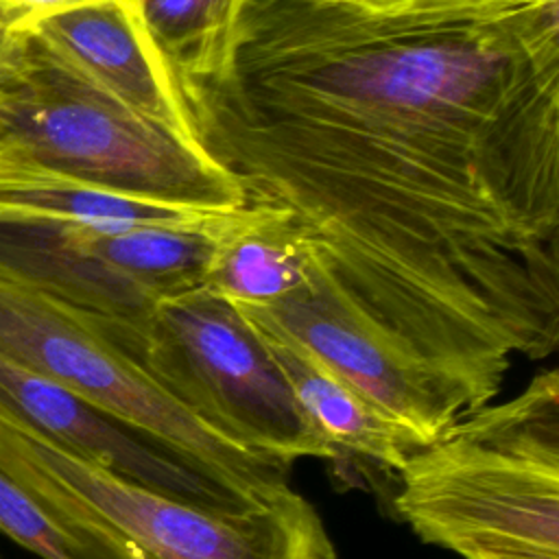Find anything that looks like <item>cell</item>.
<instances>
[{
  "mask_svg": "<svg viewBox=\"0 0 559 559\" xmlns=\"http://www.w3.org/2000/svg\"><path fill=\"white\" fill-rule=\"evenodd\" d=\"M72 68L133 111L188 140V114L148 41L133 0H87L22 24Z\"/></svg>",
  "mask_w": 559,
  "mask_h": 559,
  "instance_id": "9c48e42d",
  "label": "cell"
},
{
  "mask_svg": "<svg viewBox=\"0 0 559 559\" xmlns=\"http://www.w3.org/2000/svg\"><path fill=\"white\" fill-rule=\"evenodd\" d=\"M395 509L461 559H559V373L546 369L415 450Z\"/></svg>",
  "mask_w": 559,
  "mask_h": 559,
  "instance_id": "3957f363",
  "label": "cell"
},
{
  "mask_svg": "<svg viewBox=\"0 0 559 559\" xmlns=\"http://www.w3.org/2000/svg\"><path fill=\"white\" fill-rule=\"evenodd\" d=\"M251 0H133L151 46L170 74L212 76L227 61Z\"/></svg>",
  "mask_w": 559,
  "mask_h": 559,
  "instance_id": "5bb4252c",
  "label": "cell"
},
{
  "mask_svg": "<svg viewBox=\"0 0 559 559\" xmlns=\"http://www.w3.org/2000/svg\"><path fill=\"white\" fill-rule=\"evenodd\" d=\"M245 207L192 227H90L0 212V275L87 317L133 321L203 284Z\"/></svg>",
  "mask_w": 559,
  "mask_h": 559,
  "instance_id": "52a82bcc",
  "label": "cell"
},
{
  "mask_svg": "<svg viewBox=\"0 0 559 559\" xmlns=\"http://www.w3.org/2000/svg\"><path fill=\"white\" fill-rule=\"evenodd\" d=\"M378 17L408 20H480L513 13L552 0H336Z\"/></svg>",
  "mask_w": 559,
  "mask_h": 559,
  "instance_id": "9a60e30c",
  "label": "cell"
},
{
  "mask_svg": "<svg viewBox=\"0 0 559 559\" xmlns=\"http://www.w3.org/2000/svg\"><path fill=\"white\" fill-rule=\"evenodd\" d=\"M0 164L199 212L247 207L194 140L122 105L28 26L0 33Z\"/></svg>",
  "mask_w": 559,
  "mask_h": 559,
  "instance_id": "7a4b0ae2",
  "label": "cell"
},
{
  "mask_svg": "<svg viewBox=\"0 0 559 559\" xmlns=\"http://www.w3.org/2000/svg\"><path fill=\"white\" fill-rule=\"evenodd\" d=\"M312 266L280 210L247 205L221 234L203 273V288L240 306H266L310 280Z\"/></svg>",
  "mask_w": 559,
  "mask_h": 559,
  "instance_id": "7c38bea8",
  "label": "cell"
},
{
  "mask_svg": "<svg viewBox=\"0 0 559 559\" xmlns=\"http://www.w3.org/2000/svg\"><path fill=\"white\" fill-rule=\"evenodd\" d=\"M87 0H0V33Z\"/></svg>",
  "mask_w": 559,
  "mask_h": 559,
  "instance_id": "2e32d148",
  "label": "cell"
},
{
  "mask_svg": "<svg viewBox=\"0 0 559 559\" xmlns=\"http://www.w3.org/2000/svg\"><path fill=\"white\" fill-rule=\"evenodd\" d=\"M260 336L266 341L299 408L336 452L347 450L397 472L421 448L417 437L314 356L288 341Z\"/></svg>",
  "mask_w": 559,
  "mask_h": 559,
  "instance_id": "30bf717a",
  "label": "cell"
},
{
  "mask_svg": "<svg viewBox=\"0 0 559 559\" xmlns=\"http://www.w3.org/2000/svg\"><path fill=\"white\" fill-rule=\"evenodd\" d=\"M0 212L90 227H192L221 216L153 203L9 164H0Z\"/></svg>",
  "mask_w": 559,
  "mask_h": 559,
  "instance_id": "4fadbf2b",
  "label": "cell"
},
{
  "mask_svg": "<svg viewBox=\"0 0 559 559\" xmlns=\"http://www.w3.org/2000/svg\"><path fill=\"white\" fill-rule=\"evenodd\" d=\"M13 459L105 520L142 559H338L319 511L288 485L240 507H201L140 487L0 417Z\"/></svg>",
  "mask_w": 559,
  "mask_h": 559,
  "instance_id": "8992f818",
  "label": "cell"
},
{
  "mask_svg": "<svg viewBox=\"0 0 559 559\" xmlns=\"http://www.w3.org/2000/svg\"><path fill=\"white\" fill-rule=\"evenodd\" d=\"M0 417L76 459L168 498L218 509L255 502L238 496L173 448L2 354Z\"/></svg>",
  "mask_w": 559,
  "mask_h": 559,
  "instance_id": "ba28073f",
  "label": "cell"
},
{
  "mask_svg": "<svg viewBox=\"0 0 559 559\" xmlns=\"http://www.w3.org/2000/svg\"><path fill=\"white\" fill-rule=\"evenodd\" d=\"M0 531L41 559H142L105 520L7 456H0Z\"/></svg>",
  "mask_w": 559,
  "mask_h": 559,
  "instance_id": "8fae6325",
  "label": "cell"
},
{
  "mask_svg": "<svg viewBox=\"0 0 559 559\" xmlns=\"http://www.w3.org/2000/svg\"><path fill=\"white\" fill-rule=\"evenodd\" d=\"M87 319L227 443L288 465L338 454L299 408L266 341L229 299L199 286L162 299L142 319Z\"/></svg>",
  "mask_w": 559,
  "mask_h": 559,
  "instance_id": "277c9868",
  "label": "cell"
},
{
  "mask_svg": "<svg viewBox=\"0 0 559 559\" xmlns=\"http://www.w3.org/2000/svg\"><path fill=\"white\" fill-rule=\"evenodd\" d=\"M0 354L173 448L247 500L288 485V463L245 452L207 430L83 312L2 275Z\"/></svg>",
  "mask_w": 559,
  "mask_h": 559,
  "instance_id": "5b68a950",
  "label": "cell"
},
{
  "mask_svg": "<svg viewBox=\"0 0 559 559\" xmlns=\"http://www.w3.org/2000/svg\"><path fill=\"white\" fill-rule=\"evenodd\" d=\"M170 74V72H168ZM323 290L284 336L421 445L559 345V0L480 20L251 0L221 72L170 74Z\"/></svg>",
  "mask_w": 559,
  "mask_h": 559,
  "instance_id": "6da1fadb",
  "label": "cell"
}]
</instances>
